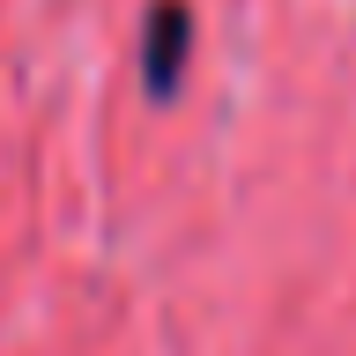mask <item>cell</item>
<instances>
[{
	"mask_svg": "<svg viewBox=\"0 0 356 356\" xmlns=\"http://www.w3.org/2000/svg\"><path fill=\"white\" fill-rule=\"evenodd\" d=\"M186 44H193V15H186L178 0H163V8L149 15V52H141V67H149V89H156V97H171V89H178Z\"/></svg>",
	"mask_w": 356,
	"mask_h": 356,
	"instance_id": "obj_1",
	"label": "cell"
}]
</instances>
